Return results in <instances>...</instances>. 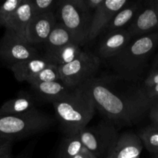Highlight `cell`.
Returning a JSON list of instances; mask_svg holds the SVG:
<instances>
[{
    "label": "cell",
    "instance_id": "83f0119b",
    "mask_svg": "<svg viewBox=\"0 0 158 158\" xmlns=\"http://www.w3.org/2000/svg\"><path fill=\"white\" fill-rule=\"evenodd\" d=\"M104 0H84L85 6L89 10L94 12V10L103 2Z\"/></svg>",
    "mask_w": 158,
    "mask_h": 158
},
{
    "label": "cell",
    "instance_id": "e0dca14e",
    "mask_svg": "<svg viewBox=\"0 0 158 158\" xmlns=\"http://www.w3.org/2000/svg\"><path fill=\"white\" fill-rule=\"evenodd\" d=\"M36 98L26 92H21L0 106V116L20 115L37 109Z\"/></svg>",
    "mask_w": 158,
    "mask_h": 158
},
{
    "label": "cell",
    "instance_id": "e575fe53",
    "mask_svg": "<svg viewBox=\"0 0 158 158\" xmlns=\"http://www.w3.org/2000/svg\"><path fill=\"white\" fill-rule=\"evenodd\" d=\"M137 158H139V157H137Z\"/></svg>",
    "mask_w": 158,
    "mask_h": 158
},
{
    "label": "cell",
    "instance_id": "484cf974",
    "mask_svg": "<svg viewBox=\"0 0 158 158\" xmlns=\"http://www.w3.org/2000/svg\"><path fill=\"white\" fill-rule=\"evenodd\" d=\"M143 86L146 89L158 85V54L154 58L150 72L143 81Z\"/></svg>",
    "mask_w": 158,
    "mask_h": 158
},
{
    "label": "cell",
    "instance_id": "8fae6325",
    "mask_svg": "<svg viewBox=\"0 0 158 158\" xmlns=\"http://www.w3.org/2000/svg\"><path fill=\"white\" fill-rule=\"evenodd\" d=\"M56 23L55 12L36 15L26 28V40L33 46L44 43Z\"/></svg>",
    "mask_w": 158,
    "mask_h": 158
},
{
    "label": "cell",
    "instance_id": "9a60e30c",
    "mask_svg": "<svg viewBox=\"0 0 158 158\" xmlns=\"http://www.w3.org/2000/svg\"><path fill=\"white\" fill-rule=\"evenodd\" d=\"M36 96L46 102L54 103L68 95L74 88L64 83L62 80L46 82L29 85Z\"/></svg>",
    "mask_w": 158,
    "mask_h": 158
},
{
    "label": "cell",
    "instance_id": "ac0fdd59",
    "mask_svg": "<svg viewBox=\"0 0 158 158\" xmlns=\"http://www.w3.org/2000/svg\"><path fill=\"white\" fill-rule=\"evenodd\" d=\"M82 51L81 45L70 43L53 50L46 51L43 56L50 63L59 66L72 62L80 56Z\"/></svg>",
    "mask_w": 158,
    "mask_h": 158
},
{
    "label": "cell",
    "instance_id": "5bb4252c",
    "mask_svg": "<svg viewBox=\"0 0 158 158\" xmlns=\"http://www.w3.org/2000/svg\"><path fill=\"white\" fill-rule=\"evenodd\" d=\"M33 17L32 0H23L17 10L6 23L4 27L26 40V28Z\"/></svg>",
    "mask_w": 158,
    "mask_h": 158
},
{
    "label": "cell",
    "instance_id": "9c48e42d",
    "mask_svg": "<svg viewBox=\"0 0 158 158\" xmlns=\"http://www.w3.org/2000/svg\"><path fill=\"white\" fill-rule=\"evenodd\" d=\"M129 2L128 0H104L93 13L87 43L94 40L106 29L116 13Z\"/></svg>",
    "mask_w": 158,
    "mask_h": 158
},
{
    "label": "cell",
    "instance_id": "ba28073f",
    "mask_svg": "<svg viewBox=\"0 0 158 158\" xmlns=\"http://www.w3.org/2000/svg\"><path fill=\"white\" fill-rule=\"evenodd\" d=\"M40 56L37 49L25 39L6 29L0 39V61L8 68Z\"/></svg>",
    "mask_w": 158,
    "mask_h": 158
},
{
    "label": "cell",
    "instance_id": "3957f363",
    "mask_svg": "<svg viewBox=\"0 0 158 158\" xmlns=\"http://www.w3.org/2000/svg\"><path fill=\"white\" fill-rule=\"evenodd\" d=\"M158 45V32L137 37L113 58L108 60L115 75L139 82L147 61Z\"/></svg>",
    "mask_w": 158,
    "mask_h": 158
},
{
    "label": "cell",
    "instance_id": "7a4b0ae2",
    "mask_svg": "<svg viewBox=\"0 0 158 158\" xmlns=\"http://www.w3.org/2000/svg\"><path fill=\"white\" fill-rule=\"evenodd\" d=\"M52 104L66 137L76 135L86 127L96 110L95 103L85 83L74 88L68 95Z\"/></svg>",
    "mask_w": 158,
    "mask_h": 158
},
{
    "label": "cell",
    "instance_id": "4dcf8cb0",
    "mask_svg": "<svg viewBox=\"0 0 158 158\" xmlns=\"http://www.w3.org/2000/svg\"><path fill=\"white\" fill-rule=\"evenodd\" d=\"M12 142H13V140H11V139L7 138V137H1V136H0V148L6 146V145L9 144V143H12Z\"/></svg>",
    "mask_w": 158,
    "mask_h": 158
},
{
    "label": "cell",
    "instance_id": "d6986e66",
    "mask_svg": "<svg viewBox=\"0 0 158 158\" xmlns=\"http://www.w3.org/2000/svg\"><path fill=\"white\" fill-rule=\"evenodd\" d=\"M141 7L142 6H140L139 2H129L116 13L114 18L107 26L106 30L108 32H112L122 29L125 25L134 19L136 15L140 10Z\"/></svg>",
    "mask_w": 158,
    "mask_h": 158
},
{
    "label": "cell",
    "instance_id": "8992f818",
    "mask_svg": "<svg viewBox=\"0 0 158 158\" xmlns=\"http://www.w3.org/2000/svg\"><path fill=\"white\" fill-rule=\"evenodd\" d=\"M84 148L98 158H106L116 144L119 134L116 127L108 120L86 127L77 134Z\"/></svg>",
    "mask_w": 158,
    "mask_h": 158
},
{
    "label": "cell",
    "instance_id": "d4e9b609",
    "mask_svg": "<svg viewBox=\"0 0 158 158\" xmlns=\"http://www.w3.org/2000/svg\"><path fill=\"white\" fill-rule=\"evenodd\" d=\"M22 2L23 0H8L0 6V16L4 23V26L15 13Z\"/></svg>",
    "mask_w": 158,
    "mask_h": 158
},
{
    "label": "cell",
    "instance_id": "f546056e",
    "mask_svg": "<svg viewBox=\"0 0 158 158\" xmlns=\"http://www.w3.org/2000/svg\"><path fill=\"white\" fill-rule=\"evenodd\" d=\"M73 158H98L96 156H94V154L91 152H90L88 149H86L85 148H83V149L81 151V152L79 154H77L75 157Z\"/></svg>",
    "mask_w": 158,
    "mask_h": 158
},
{
    "label": "cell",
    "instance_id": "7402d4cb",
    "mask_svg": "<svg viewBox=\"0 0 158 158\" xmlns=\"http://www.w3.org/2000/svg\"><path fill=\"white\" fill-rule=\"evenodd\" d=\"M139 139L143 145L150 152L156 154L158 153V124L152 123L139 131Z\"/></svg>",
    "mask_w": 158,
    "mask_h": 158
},
{
    "label": "cell",
    "instance_id": "6da1fadb",
    "mask_svg": "<svg viewBox=\"0 0 158 158\" xmlns=\"http://www.w3.org/2000/svg\"><path fill=\"white\" fill-rule=\"evenodd\" d=\"M85 84L96 109L116 127L136 124L153 105L143 84L124 80L115 74L96 76Z\"/></svg>",
    "mask_w": 158,
    "mask_h": 158
},
{
    "label": "cell",
    "instance_id": "4fadbf2b",
    "mask_svg": "<svg viewBox=\"0 0 158 158\" xmlns=\"http://www.w3.org/2000/svg\"><path fill=\"white\" fill-rule=\"evenodd\" d=\"M142 141L137 134L125 132L119 136L106 158H137L143 151Z\"/></svg>",
    "mask_w": 158,
    "mask_h": 158
},
{
    "label": "cell",
    "instance_id": "1f68e13d",
    "mask_svg": "<svg viewBox=\"0 0 158 158\" xmlns=\"http://www.w3.org/2000/svg\"><path fill=\"white\" fill-rule=\"evenodd\" d=\"M0 27H4V23H3L1 16H0Z\"/></svg>",
    "mask_w": 158,
    "mask_h": 158
},
{
    "label": "cell",
    "instance_id": "7c38bea8",
    "mask_svg": "<svg viewBox=\"0 0 158 158\" xmlns=\"http://www.w3.org/2000/svg\"><path fill=\"white\" fill-rule=\"evenodd\" d=\"M133 37L127 29H121L108 32L101 41L98 49V56L100 59L109 60L117 56L127 45Z\"/></svg>",
    "mask_w": 158,
    "mask_h": 158
},
{
    "label": "cell",
    "instance_id": "ffe728a7",
    "mask_svg": "<svg viewBox=\"0 0 158 158\" xmlns=\"http://www.w3.org/2000/svg\"><path fill=\"white\" fill-rule=\"evenodd\" d=\"M70 43H77L71 34L60 23L57 21L55 26L44 42L46 51L53 50Z\"/></svg>",
    "mask_w": 158,
    "mask_h": 158
},
{
    "label": "cell",
    "instance_id": "d6a6232c",
    "mask_svg": "<svg viewBox=\"0 0 158 158\" xmlns=\"http://www.w3.org/2000/svg\"><path fill=\"white\" fill-rule=\"evenodd\" d=\"M18 158H29V154H26V155H20Z\"/></svg>",
    "mask_w": 158,
    "mask_h": 158
},
{
    "label": "cell",
    "instance_id": "836d02e7",
    "mask_svg": "<svg viewBox=\"0 0 158 158\" xmlns=\"http://www.w3.org/2000/svg\"><path fill=\"white\" fill-rule=\"evenodd\" d=\"M153 158H158V153H157V154H155L154 157H153Z\"/></svg>",
    "mask_w": 158,
    "mask_h": 158
},
{
    "label": "cell",
    "instance_id": "44dd1931",
    "mask_svg": "<svg viewBox=\"0 0 158 158\" xmlns=\"http://www.w3.org/2000/svg\"><path fill=\"white\" fill-rule=\"evenodd\" d=\"M83 148L77 134L65 137L59 146L57 158H73L81 152Z\"/></svg>",
    "mask_w": 158,
    "mask_h": 158
},
{
    "label": "cell",
    "instance_id": "2e32d148",
    "mask_svg": "<svg viewBox=\"0 0 158 158\" xmlns=\"http://www.w3.org/2000/svg\"><path fill=\"white\" fill-rule=\"evenodd\" d=\"M49 64H50V63L43 56H38L16 63L9 69L17 81L28 82Z\"/></svg>",
    "mask_w": 158,
    "mask_h": 158
},
{
    "label": "cell",
    "instance_id": "5b68a950",
    "mask_svg": "<svg viewBox=\"0 0 158 158\" xmlns=\"http://www.w3.org/2000/svg\"><path fill=\"white\" fill-rule=\"evenodd\" d=\"M56 18L71 34L74 41L81 46L87 43L93 13L84 0L57 1Z\"/></svg>",
    "mask_w": 158,
    "mask_h": 158
},
{
    "label": "cell",
    "instance_id": "277c9868",
    "mask_svg": "<svg viewBox=\"0 0 158 158\" xmlns=\"http://www.w3.org/2000/svg\"><path fill=\"white\" fill-rule=\"evenodd\" d=\"M51 124L50 117L37 108L20 115L0 116V136L14 141L40 134Z\"/></svg>",
    "mask_w": 158,
    "mask_h": 158
},
{
    "label": "cell",
    "instance_id": "52a82bcc",
    "mask_svg": "<svg viewBox=\"0 0 158 158\" xmlns=\"http://www.w3.org/2000/svg\"><path fill=\"white\" fill-rule=\"evenodd\" d=\"M100 64V58L97 55L83 50L72 62L58 66L60 80L70 87H77L96 77Z\"/></svg>",
    "mask_w": 158,
    "mask_h": 158
},
{
    "label": "cell",
    "instance_id": "30bf717a",
    "mask_svg": "<svg viewBox=\"0 0 158 158\" xmlns=\"http://www.w3.org/2000/svg\"><path fill=\"white\" fill-rule=\"evenodd\" d=\"M158 29V0L150 1L136 15L130 23L127 31L131 36L140 37Z\"/></svg>",
    "mask_w": 158,
    "mask_h": 158
},
{
    "label": "cell",
    "instance_id": "f1b7e54d",
    "mask_svg": "<svg viewBox=\"0 0 158 158\" xmlns=\"http://www.w3.org/2000/svg\"><path fill=\"white\" fill-rule=\"evenodd\" d=\"M149 115H150V118L152 123L158 124V103H155L152 106Z\"/></svg>",
    "mask_w": 158,
    "mask_h": 158
},
{
    "label": "cell",
    "instance_id": "4316f807",
    "mask_svg": "<svg viewBox=\"0 0 158 158\" xmlns=\"http://www.w3.org/2000/svg\"><path fill=\"white\" fill-rule=\"evenodd\" d=\"M12 143L0 148V158H12Z\"/></svg>",
    "mask_w": 158,
    "mask_h": 158
},
{
    "label": "cell",
    "instance_id": "cb8c5ba5",
    "mask_svg": "<svg viewBox=\"0 0 158 158\" xmlns=\"http://www.w3.org/2000/svg\"><path fill=\"white\" fill-rule=\"evenodd\" d=\"M34 16L43 14L54 12L57 8V1L54 0H32Z\"/></svg>",
    "mask_w": 158,
    "mask_h": 158
},
{
    "label": "cell",
    "instance_id": "603a6c76",
    "mask_svg": "<svg viewBox=\"0 0 158 158\" xmlns=\"http://www.w3.org/2000/svg\"><path fill=\"white\" fill-rule=\"evenodd\" d=\"M60 80V77L58 66L50 63L40 72H39L37 75L34 76L33 78H31L27 83L31 85L40 83H46V82L57 81Z\"/></svg>",
    "mask_w": 158,
    "mask_h": 158
}]
</instances>
